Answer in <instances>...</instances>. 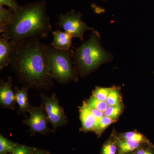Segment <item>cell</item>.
<instances>
[{
	"label": "cell",
	"mask_w": 154,
	"mask_h": 154,
	"mask_svg": "<svg viewBox=\"0 0 154 154\" xmlns=\"http://www.w3.org/2000/svg\"><path fill=\"white\" fill-rule=\"evenodd\" d=\"M42 97L48 121L54 129L65 124L66 122L65 115L55 95L53 94L49 97L42 95Z\"/></svg>",
	"instance_id": "6"
},
{
	"label": "cell",
	"mask_w": 154,
	"mask_h": 154,
	"mask_svg": "<svg viewBox=\"0 0 154 154\" xmlns=\"http://www.w3.org/2000/svg\"><path fill=\"white\" fill-rule=\"evenodd\" d=\"M74 51L72 49L60 50L46 45L45 61L48 74L58 82L67 83L75 79L73 60Z\"/></svg>",
	"instance_id": "4"
},
{
	"label": "cell",
	"mask_w": 154,
	"mask_h": 154,
	"mask_svg": "<svg viewBox=\"0 0 154 154\" xmlns=\"http://www.w3.org/2000/svg\"><path fill=\"white\" fill-rule=\"evenodd\" d=\"M0 5L7 6L16 12L20 8L16 0H0Z\"/></svg>",
	"instance_id": "24"
},
{
	"label": "cell",
	"mask_w": 154,
	"mask_h": 154,
	"mask_svg": "<svg viewBox=\"0 0 154 154\" xmlns=\"http://www.w3.org/2000/svg\"><path fill=\"white\" fill-rule=\"evenodd\" d=\"M16 101L15 94L12 89V81L10 78L7 82L1 81L0 102L3 107L13 109Z\"/></svg>",
	"instance_id": "8"
},
{
	"label": "cell",
	"mask_w": 154,
	"mask_h": 154,
	"mask_svg": "<svg viewBox=\"0 0 154 154\" xmlns=\"http://www.w3.org/2000/svg\"><path fill=\"white\" fill-rule=\"evenodd\" d=\"M80 111L82 129L86 131H94L97 122V119L84 103L80 108Z\"/></svg>",
	"instance_id": "11"
},
{
	"label": "cell",
	"mask_w": 154,
	"mask_h": 154,
	"mask_svg": "<svg viewBox=\"0 0 154 154\" xmlns=\"http://www.w3.org/2000/svg\"><path fill=\"white\" fill-rule=\"evenodd\" d=\"M16 102L19 105V108L22 112L28 111L29 106L28 98V88H23L19 89L15 87Z\"/></svg>",
	"instance_id": "12"
},
{
	"label": "cell",
	"mask_w": 154,
	"mask_h": 154,
	"mask_svg": "<svg viewBox=\"0 0 154 154\" xmlns=\"http://www.w3.org/2000/svg\"><path fill=\"white\" fill-rule=\"evenodd\" d=\"M122 106L119 104L113 106H108L107 110H105L104 113L105 116L117 120V119L122 113Z\"/></svg>",
	"instance_id": "19"
},
{
	"label": "cell",
	"mask_w": 154,
	"mask_h": 154,
	"mask_svg": "<svg viewBox=\"0 0 154 154\" xmlns=\"http://www.w3.org/2000/svg\"><path fill=\"white\" fill-rule=\"evenodd\" d=\"M13 45L8 38L1 36L0 38V69L1 70L10 65Z\"/></svg>",
	"instance_id": "10"
},
{
	"label": "cell",
	"mask_w": 154,
	"mask_h": 154,
	"mask_svg": "<svg viewBox=\"0 0 154 154\" xmlns=\"http://www.w3.org/2000/svg\"><path fill=\"white\" fill-rule=\"evenodd\" d=\"M135 154H154L150 150L148 149H140L136 152Z\"/></svg>",
	"instance_id": "26"
},
{
	"label": "cell",
	"mask_w": 154,
	"mask_h": 154,
	"mask_svg": "<svg viewBox=\"0 0 154 154\" xmlns=\"http://www.w3.org/2000/svg\"><path fill=\"white\" fill-rule=\"evenodd\" d=\"M33 150L30 147L23 145L17 146L12 150V154H31Z\"/></svg>",
	"instance_id": "23"
},
{
	"label": "cell",
	"mask_w": 154,
	"mask_h": 154,
	"mask_svg": "<svg viewBox=\"0 0 154 154\" xmlns=\"http://www.w3.org/2000/svg\"><path fill=\"white\" fill-rule=\"evenodd\" d=\"M122 139L134 141L140 144L145 143L149 144L150 143L148 140L143 134L133 131L125 133L122 137Z\"/></svg>",
	"instance_id": "16"
},
{
	"label": "cell",
	"mask_w": 154,
	"mask_h": 154,
	"mask_svg": "<svg viewBox=\"0 0 154 154\" xmlns=\"http://www.w3.org/2000/svg\"><path fill=\"white\" fill-rule=\"evenodd\" d=\"M53 40L51 45L57 49L68 50L70 49L72 44L71 35L65 32L57 30L52 31Z\"/></svg>",
	"instance_id": "9"
},
{
	"label": "cell",
	"mask_w": 154,
	"mask_h": 154,
	"mask_svg": "<svg viewBox=\"0 0 154 154\" xmlns=\"http://www.w3.org/2000/svg\"><path fill=\"white\" fill-rule=\"evenodd\" d=\"M82 17L81 13H76L74 10H72L66 14H61L56 24L70 34L72 37L79 38L83 41V36L86 31H93L95 30L88 27L83 22Z\"/></svg>",
	"instance_id": "5"
},
{
	"label": "cell",
	"mask_w": 154,
	"mask_h": 154,
	"mask_svg": "<svg viewBox=\"0 0 154 154\" xmlns=\"http://www.w3.org/2000/svg\"><path fill=\"white\" fill-rule=\"evenodd\" d=\"M100 34L92 31L88 40L74 51L73 63L77 69L83 74H88L111 58L100 44Z\"/></svg>",
	"instance_id": "3"
},
{
	"label": "cell",
	"mask_w": 154,
	"mask_h": 154,
	"mask_svg": "<svg viewBox=\"0 0 154 154\" xmlns=\"http://www.w3.org/2000/svg\"><path fill=\"white\" fill-rule=\"evenodd\" d=\"M112 89V88L97 87L93 92L92 96L100 101L106 102Z\"/></svg>",
	"instance_id": "20"
},
{
	"label": "cell",
	"mask_w": 154,
	"mask_h": 154,
	"mask_svg": "<svg viewBox=\"0 0 154 154\" xmlns=\"http://www.w3.org/2000/svg\"><path fill=\"white\" fill-rule=\"evenodd\" d=\"M85 103L89 106L103 112H105L109 106L106 102L100 101L92 96L87 100Z\"/></svg>",
	"instance_id": "18"
},
{
	"label": "cell",
	"mask_w": 154,
	"mask_h": 154,
	"mask_svg": "<svg viewBox=\"0 0 154 154\" xmlns=\"http://www.w3.org/2000/svg\"><path fill=\"white\" fill-rule=\"evenodd\" d=\"M46 46L38 38H28L13 45L10 65L26 88H46L52 85L45 61Z\"/></svg>",
	"instance_id": "1"
},
{
	"label": "cell",
	"mask_w": 154,
	"mask_h": 154,
	"mask_svg": "<svg viewBox=\"0 0 154 154\" xmlns=\"http://www.w3.org/2000/svg\"><path fill=\"white\" fill-rule=\"evenodd\" d=\"M14 11L11 8L6 9L0 5V29L11 22L14 16Z\"/></svg>",
	"instance_id": "14"
},
{
	"label": "cell",
	"mask_w": 154,
	"mask_h": 154,
	"mask_svg": "<svg viewBox=\"0 0 154 154\" xmlns=\"http://www.w3.org/2000/svg\"><path fill=\"white\" fill-rule=\"evenodd\" d=\"M28 111L30 113V117L25 119L23 123L29 126L30 131L36 133L47 131L48 119L42 108L30 106Z\"/></svg>",
	"instance_id": "7"
},
{
	"label": "cell",
	"mask_w": 154,
	"mask_h": 154,
	"mask_svg": "<svg viewBox=\"0 0 154 154\" xmlns=\"http://www.w3.org/2000/svg\"><path fill=\"white\" fill-rule=\"evenodd\" d=\"M140 143L134 141L118 139L116 145L119 149V154H127L139 147Z\"/></svg>",
	"instance_id": "13"
},
{
	"label": "cell",
	"mask_w": 154,
	"mask_h": 154,
	"mask_svg": "<svg viewBox=\"0 0 154 154\" xmlns=\"http://www.w3.org/2000/svg\"><path fill=\"white\" fill-rule=\"evenodd\" d=\"M83 103L86 105V107L88 108V110H90L91 113H92V114L96 117V118L97 119V122L99 121L101 118H102V117L105 116L104 112L97 110V109L94 108V107L89 106V105H88L86 104L85 102H84Z\"/></svg>",
	"instance_id": "25"
},
{
	"label": "cell",
	"mask_w": 154,
	"mask_h": 154,
	"mask_svg": "<svg viewBox=\"0 0 154 154\" xmlns=\"http://www.w3.org/2000/svg\"><path fill=\"white\" fill-rule=\"evenodd\" d=\"M51 29L46 3L40 1L20 7L14 12L11 22L0 29V33L15 45L28 38H46Z\"/></svg>",
	"instance_id": "2"
},
{
	"label": "cell",
	"mask_w": 154,
	"mask_h": 154,
	"mask_svg": "<svg viewBox=\"0 0 154 154\" xmlns=\"http://www.w3.org/2000/svg\"><path fill=\"white\" fill-rule=\"evenodd\" d=\"M120 101L121 98L118 90L115 88H112L106 100L108 106L119 105L120 104Z\"/></svg>",
	"instance_id": "21"
},
{
	"label": "cell",
	"mask_w": 154,
	"mask_h": 154,
	"mask_svg": "<svg viewBox=\"0 0 154 154\" xmlns=\"http://www.w3.org/2000/svg\"><path fill=\"white\" fill-rule=\"evenodd\" d=\"M116 120L104 116L99 121L96 122L94 131L97 135H100L112 123L115 122Z\"/></svg>",
	"instance_id": "15"
},
{
	"label": "cell",
	"mask_w": 154,
	"mask_h": 154,
	"mask_svg": "<svg viewBox=\"0 0 154 154\" xmlns=\"http://www.w3.org/2000/svg\"><path fill=\"white\" fill-rule=\"evenodd\" d=\"M131 154V153H130V154Z\"/></svg>",
	"instance_id": "28"
},
{
	"label": "cell",
	"mask_w": 154,
	"mask_h": 154,
	"mask_svg": "<svg viewBox=\"0 0 154 154\" xmlns=\"http://www.w3.org/2000/svg\"><path fill=\"white\" fill-rule=\"evenodd\" d=\"M17 144L9 140L3 135H0V154H5L12 152Z\"/></svg>",
	"instance_id": "17"
},
{
	"label": "cell",
	"mask_w": 154,
	"mask_h": 154,
	"mask_svg": "<svg viewBox=\"0 0 154 154\" xmlns=\"http://www.w3.org/2000/svg\"><path fill=\"white\" fill-rule=\"evenodd\" d=\"M33 154H43V153H42V152L41 151H38L36 152Z\"/></svg>",
	"instance_id": "27"
},
{
	"label": "cell",
	"mask_w": 154,
	"mask_h": 154,
	"mask_svg": "<svg viewBox=\"0 0 154 154\" xmlns=\"http://www.w3.org/2000/svg\"><path fill=\"white\" fill-rule=\"evenodd\" d=\"M117 147L112 142L105 144L102 148V154H116Z\"/></svg>",
	"instance_id": "22"
}]
</instances>
